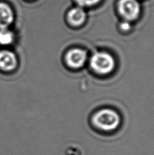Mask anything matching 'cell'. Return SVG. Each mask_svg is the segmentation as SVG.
<instances>
[{
  "mask_svg": "<svg viewBox=\"0 0 154 155\" xmlns=\"http://www.w3.org/2000/svg\"><path fill=\"white\" fill-rule=\"evenodd\" d=\"M17 67L15 54L9 51H0V70L3 72H12Z\"/></svg>",
  "mask_w": 154,
  "mask_h": 155,
  "instance_id": "cell-5",
  "label": "cell"
},
{
  "mask_svg": "<svg viewBox=\"0 0 154 155\" xmlns=\"http://www.w3.org/2000/svg\"><path fill=\"white\" fill-rule=\"evenodd\" d=\"M118 10L126 20L134 21L139 15L140 5L136 0H120Z\"/></svg>",
  "mask_w": 154,
  "mask_h": 155,
  "instance_id": "cell-3",
  "label": "cell"
},
{
  "mask_svg": "<svg viewBox=\"0 0 154 155\" xmlns=\"http://www.w3.org/2000/svg\"><path fill=\"white\" fill-rule=\"evenodd\" d=\"M101 0H76L78 4L81 6H91L97 4Z\"/></svg>",
  "mask_w": 154,
  "mask_h": 155,
  "instance_id": "cell-9",
  "label": "cell"
},
{
  "mask_svg": "<svg viewBox=\"0 0 154 155\" xmlns=\"http://www.w3.org/2000/svg\"><path fill=\"white\" fill-rule=\"evenodd\" d=\"M86 13L81 8H74L68 14V20L73 26H79L86 20Z\"/></svg>",
  "mask_w": 154,
  "mask_h": 155,
  "instance_id": "cell-7",
  "label": "cell"
},
{
  "mask_svg": "<svg viewBox=\"0 0 154 155\" xmlns=\"http://www.w3.org/2000/svg\"><path fill=\"white\" fill-rule=\"evenodd\" d=\"M14 40V34L7 29H0V44L8 45Z\"/></svg>",
  "mask_w": 154,
  "mask_h": 155,
  "instance_id": "cell-8",
  "label": "cell"
},
{
  "mask_svg": "<svg viewBox=\"0 0 154 155\" xmlns=\"http://www.w3.org/2000/svg\"><path fill=\"white\" fill-rule=\"evenodd\" d=\"M92 123L97 129L104 132L116 130L121 124V117L117 111L111 108H103L92 116Z\"/></svg>",
  "mask_w": 154,
  "mask_h": 155,
  "instance_id": "cell-1",
  "label": "cell"
},
{
  "mask_svg": "<svg viewBox=\"0 0 154 155\" xmlns=\"http://www.w3.org/2000/svg\"><path fill=\"white\" fill-rule=\"evenodd\" d=\"M86 57V52L83 50L74 48L67 52L66 55V62L70 68L78 69L84 65Z\"/></svg>",
  "mask_w": 154,
  "mask_h": 155,
  "instance_id": "cell-4",
  "label": "cell"
},
{
  "mask_svg": "<svg viewBox=\"0 0 154 155\" xmlns=\"http://www.w3.org/2000/svg\"><path fill=\"white\" fill-rule=\"evenodd\" d=\"M14 21V12L9 5L0 3V29H7Z\"/></svg>",
  "mask_w": 154,
  "mask_h": 155,
  "instance_id": "cell-6",
  "label": "cell"
},
{
  "mask_svg": "<svg viewBox=\"0 0 154 155\" xmlns=\"http://www.w3.org/2000/svg\"><path fill=\"white\" fill-rule=\"evenodd\" d=\"M90 66L98 74L106 75L111 73L115 66L114 58L106 52H97L90 61Z\"/></svg>",
  "mask_w": 154,
  "mask_h": 155,
  "instance_id": "cell-2",
  "label": "cell"
}]
</instances>
